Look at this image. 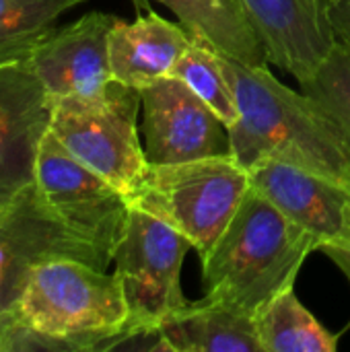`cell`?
<instances>
[{"label":"cell","mask_w":350,"mask_h":352,"mask_svg":"<svg viewBox=\"0 0 350 352\" xmlns=\"http://www.w3.org/2000/svg\"><path fill=\"white\" fill-rule=\"evenodd\" d=\"M136 8L140 10H151V0H132Z\"/></svg>","instance_id":"obj_23"},{"label":"cell","mask_w":350,"mask_h":352,"mask_svg":"<svg viewBox=\"0 0 350 352\" xmlns=\"http://www.w3.org/2000/svg\"><path fill=\"white\" fill-rule=\"evenodd\" d=\"M118 16L91 10L78 21L54 29L27 58L50 99L89 97L113 80L109 33Z\"/></svg>","instance_id":"obj_12"},{"label":"cell","mask_w":350,"mask_h":352,"mask_svg":"<svg viewBox=\"0 0 350 352\" xmlns=\"http://www.w3.org/2000/svg\"><path fill=\"white\" fill-rule=\"evenodd\" d=\"M171 76L196 93L223 120L227 128L237 122L239 109L231 80L225 72L221 54L208 41L192 35V43L177 60Z\"/></svg>","instance_id":"obj_19"},{"label":"cell","mask_w":350,"mask_h":352,"mask_svg":"<svg viewBox=\"0 0 350 352\" xmlns=\"http://www.w3.org/2000/svg\"><path fill=\"white\" fill-rule=\"evenodd\" d=\"M262 352H334L338 336L299 301L295 287L270 299L254 318Z\"/></svg>","instance_id":"obj_17"},{"label":"cell","mask_w":350,"mask_h":352,"mask_svg":"<svg viewBox=\"0 0 350 352\" xmlns=\"http://www.w3.org/2000/svg\"><path fill=\"white\" fill-rule=\"evenodd\" d=\"M87 0H0V66L25 62L58 19Z\"/></svg>","instance_id":"obj_18"},{"label":"cell","mask_w":350,"mask_h":352,"mask_svg":"<svg viewBox=\"0 0 350 352\" xmlns=\"http://www.w3.org/2000/svg\"><path fill=\"white\" fill-rule=\"evenodd\" d=\"M192 250L188 237L165 221L136 206L128 217L113 252L128 320L118 346L132 338L155 336L159 326L190 301L182 291V266Z\"/></svg>","instance_id":"obj_6"},{"label":"cell","mask_w":350,"mask_h":352,"mask_svg":"<svg viewBox=\"0 0 350 352\" xmlns=\"http://www.w3.org/2000/svg\"><path fill=\"white\" fill-rule=\"evenodd\" d=\"M340 270H342V274L349 278L350 283V252L347 250H336V248H328V250H322Z\"/></svg>","instance_id":"obj_22"},{"label":"cell","mask_w":350,"mask_h":352,"mask_svg":"<svg viewBox=\"0 0 350 352\" xmlns=\"http://www.w3.org/2000/svg\"><path fill=\"white\" fill-rule=\"evenodd\" d=\"M146 161L173 165L231 155L229 128L182 80L165 76L140 91Z\"/></svg>","instance_id":"obj_9"},{"label":"cell","mask_w":350,"mask_h":352,"mask_svg":"<svg viewBox=\"0 0 350 352\" xmlns=\"http://www.w3.org/2000/svg\"><path fill=\"white\" fill-rule=\"evenodd\" d=\"M50 130V97L25 62L0 66V214L35 186V159Z\"/></svg>","instance_id":"obj_10"},{"label":"cell","mask_w":350,"mask_h":352,"mask_svg":"<svg viewBox=\"0 0 350 352\" xmlns=\"http://www.w3.org/2000/svg\"><path fill=\"white\" fill-rule=\"evenodd\" d=\"M6 351L118 349L128 320L120 276L74 258L33 264L4 314Z\"/></svg>","instance_id":"obj_2"},{"label":"cell","mask_w":350,"mask_h":352,"mask_svg":"<svg viewBox=\"0 0 350 352\" xmlns=\"http://www.w3.org/2000/svg\"><path fill=\"white\" fill-rule=\"evenodd\" d=\"M192 35L184 25L146 10L136 21L118 19L109 33V66L113 80L142 91L171 76Z\"/></svg>","instance_id":"obj_14"},{"label":"cell","mask_w":350,"mask_h":352,"mask_svg":"<svg viewBox=\"0 0 350 352\" xmlns=\"http://www.w3.org/2000/svg\"><path fill=\"white\" fill-rule=\"evenodd\" d=\"M250 173L233 155L173 165L149 163L128 206L165 221L190 239L200 260L210 254L250 192Z\"/></svg>","instance_id":"obj_4"},{"label":"cell","mask_w":350,"mask_h":352,"mask_svg":"<svg viewBox=\"0 0 350 352\" xmlns=\"http://www.w3.org/2000/svg\"><path fill=\"white\" fill-rule=\"evenodd\" d=\"M299 85L338 124L350 144V43L336 39L326 60Z\"/></svg>","instance_id":"obj_20"},{"label":"cell","mask_w":350,"mask_h":352,"mask_svg":"<svg viewBox=\"0 0 350 352\" xmlns=\"http://www.w3.org/2000/svg\"><path fill=\"white\" fill-rule=\"evenodd\" d=\"M239 118L229 128L231 155L250 169L274 159L305 169L350 192V144L338 124L303 91L283 85L268 66L221 54Z\"/></svg>","instance_id":"obj_1"},{"label":"cell","mask_w":350,"mask_h":352,"mask_svg":"<svg viewBox=\"0 0 350 352\" xmlns=\"http://www.w3.org/2000/svg\"><path fill=\"white\" fill-rule=\"evenodd\" d=\"M250 186L301 227L318 250L350 252V192L305 169L264 159L248 169Z\"/></svg>","instance_id":"obj_11"},{"label":"cell","mask_w":350,"mask_h":352,"mask_svg":"<svg viewBox=\"0 0 350 352\" xmlns=\"http://www.w3.org/2000/svg\"><path fill=\"white\" fill-rule=\"evenodd\" d=\"M50 258H74L107 270L113 254L66 227L41 200L37 186L0 214V311L6 314L27 270Z\"/></svg>","instance_id":"obj_8"},{"label":"cell","mask_w":350,"mask_h":352,"mask_svg":"<svg viewBox=\"0 0 350 352\" xmlns=\"http://www.w3.org/2000/svg\"><path fill=\"white\" fill-rule=\"evenodd\" d=\"M2 316H4V314H2V311H0V318H2Z\"/></svg>","instance_id":"obj_24"},{"label":"cell","mask_w":350,"mask_h":352,"mask_svg":"<svg viewBox=\"0 0 350 352\" xmlns=\"http://www.w3.org/2000/svg\"><path fill=\"white\" fill-rule=\"evenodd\" d=\"M190 35L208 41L219 54L250 66H268L266 50L237 0H161Z\"/></svg>","instance_id":"obj_16"},{"label":"cell","mask_w":350,"mask_h":352,"mask_svg":"<svg viewBox=\"0 0 350 352\" xmlns=\"http://www.w3.org/2000/svg\"><path fill=\"white\" fill-rule=\"evenodd\" d=\"M258 33L268 62L287 70L297 82L326 60L336 35L326 0H237Z\"/></svg>","instance_id":"obj_13"},{"label":"cell","mask_w":350,"mask_h":352,"mask_svg":"<svg viewBox=\"0 0 350 352\" xmlns=\"http://www.w3.org/2000/svg\"><path fill=\"white\" fill-rule=\"evenodd\" d=\"M151 351L169 352H262L252 316L210 301H190L167 318L153 336Z\"/></svg>","instance_id":"obj_15"},{"label":"cell","mask_w":350,"mask_h":352,"mask_svg":"<svg viewBox=\"0 0 350 352\" xmlns=\"http://www.w3.org/2000/svg\"><path fill=\"white\" fill-rule=\"evenodd\" d=\"M35 186L66 227L116 252L130 208L126 196L72 157L50 130L39 142Z\"/></svg>","instance_id":"obj_7"},{"label":"cell","mask_w":350,"mask_h":352,"mask_svg":"<svg viewBox=\"0 0 350 352\" xmlns=\"http://www.w3.org/2000/svg\"><path fill=\"white\" fill-rule=\"evenodd\" d=\"M326 12L336 39L350 43V0H326Z\"/></svg>","instance_id":"obj_21"},{"label":"cell","mask_w":350,"mask_h":352,"mask_svg":"<svg viewBox=\"0 0 350 352\" xmlns=\"http://www.w3.org/2000/svg\"><path fill=\"white\" fill-rule=\"evenodd\" d=\"M140 109V91L111 80L97 95L50 99V132L72 157L128 196L149 165L138 138Z\"/></svg>","instance_id":"obj_5"},{"label":"cell","mask_w":350,"mask_h":352,"mask_svg":"<svg viewBox=\"0 0 350 352\" xmlns=\"http://www.w3.org/2000/svg\"><path fill=\"white\" fill-rule=\"evenodd\" d=\"M316 250L301 227L250 188L221 239L202 258L206 297L256 318L270 299L295 287Z\"/></svg>","instance_id":"obj_3"}]
</instances>
